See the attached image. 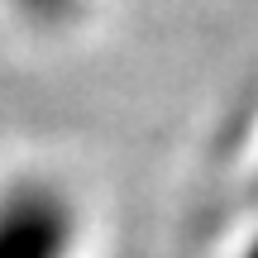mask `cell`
<instances>
[{
	"instance_id": "obj_1",
	"label": "cell",
	"mask_w": 258,
	"mask_h": 258,
	"mask_svg": "<svg viewBox=\"0 0 258 258\" xmlns=\"http://www.w3.org/2000/svg\"><path fill=\"white\" fill-rule=\"evenodd\" d=\"M82 211L72 191L43 172L0 182V258H77Z\"/></svg>"
}]
</instances>
